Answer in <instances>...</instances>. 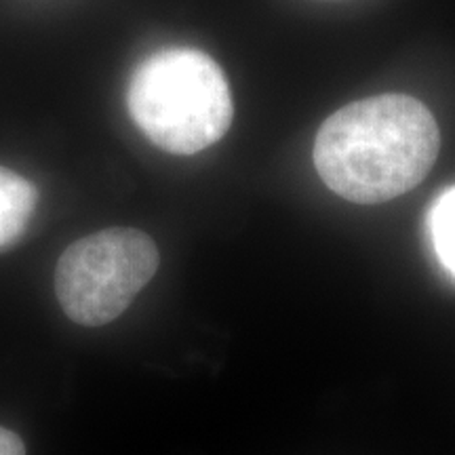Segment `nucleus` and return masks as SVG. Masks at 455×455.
Masks as SVG:
<instances>
[{"mask_svg": "<svg viewBox=\"0 0 455 455\" xmlns=\"http://www.w3.org/2000/svg\"><path fill=\"white\" fill-rule=\"evenodd\" d=\"M430 232L436 255L455 276V188L436 201L430 213Z\"/></svg>", "mask_w": 455, "mask_h": 455, "instance_id": "5", "label": "nucleus"}, {"mask_svg": "<svg viewBox=\"0 0 455 455\" xmlns=\"http://www.w3.org/2000/svg\"><path fill=\"white\" fill-rule=\"evenodd\" d=\"M133 123L171 155H196L218 144L232 124L226 74L207 53L169 47L135 68L127 91Z\"/></svg>", "mask_w": 455, "mask_h": 455, "instance_id": "2", "label": "nucleus"}, {"mask_svg": "<svg viewBox=\"0 0 455 455\" xmlns=\"http://www.w3.org/2000/svg\"><path fill=\"white\" fill-rule=\"evenodd\" d=\"M36 188L24 175L0 167V249L24 235L36 212Z\"/></svg>", "mask_w": 455, "mask_h": 455, "instance_id": "4", "label": "nucleus"}, {"mask_svg": "<svg viewBox=\"0 0 455 455\" xmlns=\"http://www.w3.org/2000/svg\"><path fill=\"white\" fill-rule=\"evenodd\" d=\"M441 150L432 112L409 95H378L323 123L315 167L329 190L358 204L388 203L430 173Z\"/></svg>", "mask_w": 455, "mask_h": 455, "instance_id": "1", "label": "nucleus"}, {"mask_svg": "<svg viewBox=\"0 0 455 455\" xmlns=\"http://www.w3.org/2000/svg\"><path fill=\"white\" fill-rule=\"evenodd\" d=\"M0 455H26V445L20 435L0 426Z\"/></svg>", "mask_w": 455, "mask_h": 455, "instance_id": "6", "label": "nucleus"}, {"mask_svg": "<svg viewBox=\"0 0 455 455\" xmlns=\"http://www.w3.org/2000/svg\"><path fill=\"white\" fill-rule=\"evenodd\" d=\"M156 243L135 228L78 238L55 268V295L72 323L101 327L118 318L156 275Z\"/></svg>", "mask_w": 455, "mask_h": 455, "instance_id": "3", "label": "nucleus"}]
</instances>
